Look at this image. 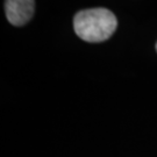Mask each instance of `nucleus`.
Masks as SVG:
<instances>
[{
  "label": "nucleus",
  "instance_id": "nucleus-3",
  "mask_svg": "<svg viewBox=\"0 0 157 157\" xmlns=\"http://www.w3.org/2000/svg\"><path fill=\"white\" fill-rule=\"evenodd\" d=\"M156 50H157V44H156Z\"/></svg>",
  "mask_w": 157,
  "mask_h": 157
},
{
  "label": "nucleus",
  "instance_id": "nucleus-2",
  "mask_svg": "<svg viewBox=\"0 0 157 157\" xmlns=\"http://www.w3.org/2000/svg\"><path fill=\"white\" fill-rule=\"evenodd\" d=\"M35 2L32 0H7L5 11L7 20L13 26H23L32 19Z\"/></svg>",
  "mask_w": 157,
  "mask_h": 157
},
{
  "label": "nucleus",
  "instance_id": "nucleus-1",
  "mask_svg": "<svg viewBox=\"0 0 157 157\" xmlns=\"http://www.w3.org/2000/svg\"><path fill=\"white\" fill-rule=\"evenodd\" d=\"M117 27V17L107 8L80 11L73 19L75 32L86 42H102L109 39Z\"/></svg>",
  "mask_w": 157,
  "mask_h": 157
}]
</instances>
